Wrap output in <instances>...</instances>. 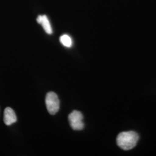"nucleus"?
I'll list each match as a JSON object with an SVG mask.
<instances>
[{
	"instance_id": "obj_3",
	"label": "nucleus",
	"mask_w": 156,
	"mask_h": 156,
	"mask_svg": "<svg viewBox=\"0 0 156 156\" xmlns=\"http://www.w3.org/2000/svg\"><path fill=\"white\" fill-rule=\"evenodd\" d=\"M83 116L80 112L73 111L68 116V120L71 128L74 130L80 131L83 129L84 126Z\"/></svg>"
},
{
	"instance_id": "obj_6",
	"label": "nucleus",
	"mask_w": 156,
	"mask_h": 156,
	"mask_svg": "<svg viewBox=\"0 0 156 156\" xmlns=\"http://www.w3.org/2000/svg\"><path fill=\"white\" fill-rule=\"evenodd\" d=\"M60 41L62 43V45L67 48H70L73 45V41L71 38L67 34H64L61 36Z\"/></svg>"
},
{
	"instance_id": "obj_1",
	"label": "nucleus",
	"mask_w": 156,
	"mask_h": 156,
	"mask_svg": "<svg viewBox=\"0 0 156 156\" xmlns=\"http://www.w3.org/2000/svg\"><path fill=\"white\" fill-rule=\"evenodd\" d=\"M139 140V135L133 131H124L117 135L116 142L119 147L124 151L133 149Z\"/></svg>"
},
{
	"instance_id": "obj_5",
	"label": "nucleus",
	"mask_w": 156,
	"mask_h": 156,
	"mask_svg": "<svg viewBox=\"0 0 156 156\" xmlns=\"http://www.w3.org/2000/svg\"><path fill=\"white\" fill-rule=\"evenodd\" d=\"M37 21L41 24L45 30L46 33L48 34H51L53 33L51 26L50 25L49 20L46 15H39L37 19Z\"/></svg>"
},
{
	"instance_id": "obj_4",
	"label": "nucleus",
	"mask_w": 156,
	"mask_h": 156,
	"mask_svg": "<svg viewBox=\"0 0 156 156\" xmlns=\"http://www.w3.org/2000/svg\"><path fill=\"white\" fill-rule=\"evenodd\" d=\"M16 115L14 111L9 107L5 108L4 111V121L6 125L10 126L16 122Z\"/></svg>"
},
{
	"instance_id": "obj_2",
	"label": "nucleus",
	"mask_w": 156,
	"mask_h": 156,
	"mask_svg": "<svg viewBox=\"0 0 156 156\" xmlns=\"http://www.w3.org/2000/svg\"><path fill=\"white\" fill-rule=\"evenodd\" d=\"M45 103L47 109L51 115H55L60 108V101L55 93L49 92L45 98Z\"/></svg>"
}]
</instances>
